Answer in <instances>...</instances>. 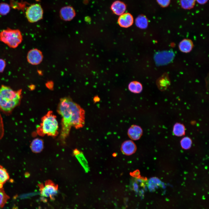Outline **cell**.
Instances as JSON below:
<instances>
[{
    "label": "cell",
    "instance_id": "obj_24",
    "mask_svg": "<svg viewBox=\"0 0 209 209\" xmlns=\"http://www.w3.org/2000/svg\"><path fill=\"white\" fill-rule=\"evenodd\" d=\"M192 141L189 137H186L183 138L181 141L182 147L185 149H189L192 145Z\"/></svg>",
    "mask_w": 209,
    "mask_h": 209
},
{
    "label": "cell",
    "instance_id": "obj_19",
    "mask_svg": "<svg viewBox=\"0 0 209 209\" xmlns=\"http://www.w3.org/2000/svg\"><path fill=\"white\" fill-rule=\"evenodd\" d=\"M136 24L138 27L142 28H146L148 26V20L145 16L140 15L138 16L136 19Z\"/></svg>",
    "mask_w": 209,
    "mask_h": 209
},
{
    "label": "cell",
    "instance_id": "obj_12",
    "mask_svg": "<svg viewBox=\"0 0 209 209\" xmlns=\"http://www.w3.org/2000/svg\"><path fill=\"white\" fill-rule=\"evenodd\" d=\"M126 6L123 2L116 1L113 2L111 6V9L116 15H120L124 13L126 10Z\"/></svg>",
    "mask_w": 209,
    "mask_h": 209
},
{
    "label": "cell",
    "instance_id": "obj_8",
    "mask_svg": "<svg viewBox=\"0 0 209 209\" xmlns=\"http://www.w3.org/2000/svg\"><path fill=\"white\" fill-rule=\"evenodd\" d=\"M27 59L29 63L32 65H36L42 62L43 55L39 50L37 49H32L28 52Z\"/></svg>",
    "mask_w": 209,
    "mask_h": 209
},
{
    "label": "cell",
    "instance_id": "obj_14",
    "mask_svg": "<svg viewBox=\"0 0 209 209\" xmlns=\"http://www.w3.org/2000/svg\"><path fill=\"white\" fill-rule=\"evenodd\" d=\"M44 145V142L42 139L36 138L34 139L31 143L30 148L34 153H39L42 150Z\"/></svg>",
    "mask_w": 209,
    "mask_h": 209
},
{
    "label": "cell",
    "instance_id": "obj_22",
    "mask_svg": "<svg viewBox=\"0 0 209 209\" xmlns=\"http://www.w3.org/2000/svg\"><path fill=\"white\" fill-rule=\"evenodd\" d=\"M9 198L10 197L5 192L3 188H0V208L4 206Z\"/></svg>",
    "mask_w": 209,
    "mask_h": 209
},
{
    "label": "cell",
    "instance_id": "obj_20",
    "mask_svg": "<svg viewBox=\"0 0 209 209\" xmlns=\"http://www.w3.org/2000/svg\"><path fill=\"white\" fill-rule=\"evenodd\" d=\"M73 154L84 169L85 170L87 169V163L82 152L77 149H75L73 151Z\"/></svg>",
    "mask_w": 209,
    "mask_h": 209
},
{
    "label": "cell",
    "instance_id": "obj_27",
    "mask_svg": "<svg viewBox=\"0 0 209 209\" xmlns=\"http://www.w3.org/2000/svg\"><path fill=\"white\" fill-rule=\"evenodd\" d=\"M6 66L5 61L3 59H0V73L3 71Z\"/></svg>",
    "mask_w": 209,
    "mask_h": 209
},
{
    "label": "cell",
    "instance_id": "obj_23",
    "mask_svg": "<svg viewBox=\"0 0 209 209\" xmlns=\"http://www.w3.org/2000/svg\"><path fill=\"white\" fill-rule=\"evenodd\" d=\"M182 8L184 9H190L192 8L195 3V0H180Z\"/></svg>",
    "mask_w": 209,
    "mask_h": 209
},
{
    "label": "cell",
    "instance_id": "obj_6",
    "mask_svg": "<svg viewBox=\"0 0 209 209\" xmlns=\"http://www.w3.org/2000/svg\"><path fill=\"white\" fill-rule=\"evenodd\" d=\"M40 194L42 196L49 197L53 199V197L58 192V186L51 181H46L44 185H39Z\"/></svg>",
    "mask_w": 209,
    "mask_h": 209
},
{
    "label": "cell",
    "instance_id": "obj_5",
    "mask_svg": "<svg viewBox=\"0 0 209 209\" xmlns=\"http://www.w3.org/2000/svg\"><path fill=\"white\" fill-rule=\"evenodd\" d=\"M43 11L41 6L39 4L31 5L27 9L26 15L28 21L30 22H36L42 18Z\"/></svg>",
    "mask_w": 209,
    "mask_h": 209
},
{
    "label": "cell",
    "instance_id": "obj_3",
    "mask_svg": "<svg viewBox=\"0 0 209 209\" xmlns=\"http://www.w3.org/2000/svg\"><path fill=\"white\" fill-rule=\"evenodd\" d=\"M58 124L56 116L49 111L42 118L41 122L37 128V134L41 136L47 135L56 136L58 134Z\"/></svg>",
    "mask_w": 209,
    "mask_h": 209
},
{
    "label": "cell",
    "instance_id": "obj_25",
    "mask_svg": "<svg viewBox=\"0 0 209 209\" xmlns=\"http://www.w3.org/2000/svg\"><path fill=\"white\" fill-rule=\"evenodd\" d=\"M10 9V6L8 4L4 3H0V15H6L9 12Z\"/></svg>",
    "mask_w": 209,
    "mask_h": 209
},
{
    "label": "cell",
    "instance_id": "obj_16",
    "mask_svg": "<svg viewBox=\"0 0 209 209\" xmlns=\"http://www.w3.org/2000/svg\"><path fill=\"white\" fill-rule=\"evenodd\" d=\"M170 84V80L168 76L165 75L160 77L156 82L158 88L161 91H164L166 89Z\"/></svg>",
    "mask_w": 209,
    "mask_h": 209
},
{
    "label": "cell",
    "instance_id": "obj_4",
    "mask_svg": "<svg viewBox=\"0 0 209 209\" xmlns=\"http://www.w3.org/2000/svg\"><path fill=\"white\" fill-rule=\"evenodd\" d=\"M22 40L21 33L18 29L8 28L0 33V41L11 48H17Z\"/></svg>",
    "mask_w": 209,
    "mask_h": 209
},
{
    "label": "cell",
    "instance_id": "obj_10",
    "mask_svg": "<svg viewBox=\"0 0 209 209\" xmlns=\"http://www.w3.org/2000/svg\"><path fill=\"white\" fill-rule=\"evenodd\" d=\"M118 21L120 26L127 28L132 25L134 19L132 15L130 13H124L119 17Z\"/></svg>",
    "mask_w": 209,
    "mask_h": 209
},
{
    "label": "cell",
    "instance_id": "obj_1",
    "mask_svg": "<svg viewBox=\"0 0 209 209\" xmlns=\"http://www.w3.org/2000/svg\"><path fill=\"white\" fill-rule=\"evenodd\" d=\"M57 112L62 117L60 136L64 139L69 135L72 127L76 129L82 127L85 123V111L69 97L60 99Z\"/></svg>",
    "mask_w": 209,
    "mask_h": 209
},
{
    "label": "cell",
    "instance_id": "obj_2",
    "mask_svg": "<svg viewBox=\"0 0 209 209\" xmlns=\"http://www.w3.org/2000/svg\"><path fill=\"white\" fill-rule=\"evenodd\" d=\"M21 91H14L2 86L0 88V108L3 111H11L18 105L21 99Z\"/></svg>",
    "mask_w": 209,
    "mask_h": 209
},
{
    "label": "cell",
    "instance_id": "obj_13",
    "mask_svg": "<svg viewBox=\"0 0 209 209\" xmlns=\"http://www.w3.org/2000/svg\"><path fill=\"white\" fill-rule=\"evenodd\" d=\"M61 15L64 20L69 21L72 19L75 15L74 9L71 7L67 6L62 8L60 11Z\"/></svg>",
    "mask_w": 209,
    "mask_h": 209
},
{
    "label": "cell",
    "instance_id": "obj_28",
    "mask_svg": "<svg viewBox=\"0 0 209 209\" xmlns=\"http://www.w3.org/2000/svg\"><path fill=\"white\" fill-rule=\"evenodd\" d=\"M208 0H196L200 4H204L206 3Z\"/></svg>",
    "mask_w": 209,
    "mask_h": 209
},
{
    "label": "cell",
    "instance_id": "obj_21",
    "mask_svg": "<svg viewBox=\"0 0 209 209\" xmlns=\"http://www.w3.org/2000/svg\"><path fill=\"white\" fill-rule=\"evenodd\" d=\"M129 90L132 92L138 93L140 92L142 90L141 84L137 81H133L131 82L129 85Z\"/></svg>",
    "mask_w": 209,
    "mask_h": 209
},
{
    "label": "cell",
    "instance_id": "obj_26",
    "mask_svg": "<svg viewBox=\"0 0 209 209\" xmlns=\"http://www.w3.org/2000/svg\"><path fill=\"white\" fill-rule=\"evenodd\" d=\"M158 3L162 7H166L169 4L170 0H156Z\"/></svg>",
    "mask_w": 209,
    "mask_h": 209
},
{
    "label": "cell",
    "instance_id": "obj_15",
    "mask_svg": "<svg viewBox=\"0 0 209 209\" xmlns=\"http://www.w3.org/2000/svg\"><path fill=\"white\" fill-rule=\"evenodd\" d=\"M193 44L192 41L188 39L182 40L179 43V48L182 52L187 53L190 52L192 48Z\"/></svg>",
    "mask_w": 209,
    "mask_h": 209
},
{
    "label": "cell",
    "instance_id": "obj_17",
    "mask_svg": "<svg viewBox=\"0 0 209 209\" xmlns=\"http://www.w3.org/2000/svg\"><path fill=\"white\" fill-rule=\"evenodd\" d=\"M173 131L174 135L176 136H183L185 133V126L180 123H176L174 126Z\"/></svg>",
    "mask_w": 209,
    "mask_h": 209
},
{
    "label": "cell",
    "instance_id": "obj_18",
    "mask_svg": "<svg viewBox=\"0 0 209 209\" xmlns=\"http://www.w3.org/2000/svg\"><path fill=\"white\" fill-rule=\"evenodd\" d=\"M9 176L6 170L0 165V188H2L4 184L8 180Z\"/></svg>",
    "mask_w": 209,
    "mask_h": 209
},
{
    "label": "cell",
    "instance_id": "obj_11",
    "mask_svg": "<svg viewBox=\"0 0 209 209\" xmlns=\"http://www.w3.org/2000/svg\"><path fill=\"white\" fill-rule=\"evenodd\" d=\"M143 134V130L140 126L133 125L128 129V135L131 139L137 140L140 138Z\"/></svg>",
    "mask_w": 209,
    "mask_h": 209
},
{
    "label": "cell",
    "instance_id": "obj_7",
    "mask_svg": "<svg viewBox=\"0 0 209 209\" xmlns=\"http://www.w3.org/2000/svg\"><path fill=\"white\" fill-rule=\"evenodd\" d=\"M174 53L172 51H165L160 52L156 54L155 60L158 65H164L170 62L173 59Z\"/></svg>",
    "mask_w": 209,
    "mask_h": 209
},
{
    "label": "cell",
    "instance_id": "obj_9",
    "mask_svg": "<svg viewBox=\"0 0 209 209\" xmlns=\"http://www.w3.org/2000/svg\"><path fill=\"white\" fill-rule=\"evenodd\" d=\"M136 146L135 143L131 140H127L122 144L121 150L123 154L129 156L134 154L136 151Z\"/></svg>",
    "mask_w": 209,
    "mask_h": 209
}]
</instances>
